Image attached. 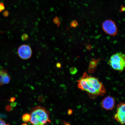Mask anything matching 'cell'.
Segmentation results:
<instances>
[{
	"instance_id": "8992f818",
	"label": "cell",
	"mask_w": 125,
	"mask_h": 125,
	"mask_svg": "<svg viewBox=\"0 0 125 125\" xmlns=\"http://www.w3.org/2000/svg\"><path fill=\"white\" fill-rule=\"evenodd\" d=\"M18 53L19 56L21 59L27 60L30 58L32 55V51L31 47L27 45H22L19 48Z\"/></svg>"
},
{
	"instance_id": "5bb4252c",
	"label": "cell",
	"mask_w": 125,
	"mask_h": 125,
	"mask_svg": "<svg viewBox=\"0 0 125 125\" xmlns=\"http://www.w3.org/2000/svg\"><path fill=\"white\" fill-rule=\"evenodd\" d=\"M5 9L4 4L2 2L0 3V12L4 10Z\"/></svg>"
},
{
	"instance_id": "30bf717a",
	"label": "cell",
	"mask_w": 125,
	"mask_h": 125,
	"mask_svg": "<svg viewBox=\"0 0 125 125\" xmlns=\"http://www.w3.org/2000/svg\"><path fill=\"white\" fill-rule=\"evenodd\" d=\"M70 72L72 74H74L77 72V69L75 67H72L70 69Z\"/></svg>"
},
{
	"instance_id": "d6986e66",
	"label": "cell",
	"mask_w": 125,
	"mask_h": 125,
	"mask_svg": "<svg viewBox=\"0 0 125 125\" xmlns=\"http://www.w3.org/2000/svg\"><path fill=\"white\" fill-rule=\"evenodd\" d=\"M72 110H71V109H69L68 111V114L69 115H71V114L72 113Z\"/></svg>"
},
{
	"instance_id": "5b68a950",
	"label": "cell",
	"mask_w": 125,
	"mask_h": 125,
	"mask_svg": "<svg viewBox=\"0 0 125 125\" xmlns=\"http://www.w3.org/2000/svg\"><path fill=\"white\" fill-rule=\"evenodd\" d=\"M125 104L121 103L117 106L116 113L114 116V118L122 125H124L125 121Z\"/></svg>"
},
{
	"instance_id": "e0dca14e",
	"label": "cell",
	"mask_w": 125,
	"mask_h": 125,
	"mask_svg": "<svg viewBox=\"0 0 125 125\" xmlns=\"http://www.w3.org/2000/svg\"><path fill=\"white\" fill-rule=\"evenodd\" d=\"M125 10V8L124 6L123 5L121 6V10L120 11V12H124Z\"/></svg>"
},
{
	"instance_id": "ba28073f",
	"label": "cell",
	"mask_w": 125,
	"mask_h": 125,
	"mask_svg": "<svg viewBox=\"0 0 125 125\" xmlns=\"http://www.w3.org/2000/svg\"><path fill=\"white\" fill-rule=\"evenodd\" d=\"M11 78L7 70L0 69V83L1 85L9 84L10 82Z\"/></svg>"
},
{
	"instance_id": "44dd1931",
	"label": "cell",
	"mask_w": 125,
	"mask_h": 125,
	"mask_svg": "<svg viewBox=\"0 0 125 125\" xmlns=\"http://www.w3.org/2000/svg\"><path fill=\"white\" fill-rule=\"evenodd\" d=\"M15 100V99L14 98H11L10 101L11 102L13 101H14Z\"/></svg>"
},
{
	"instance_id": "8fae6325",
	"label": "cell",
	"mask_w": 125,
	"mask_h": 125,
	"mask_svg": "<svg viewBox=\"0 0 125 125\" xmlns=\"http://www.w3.org/2000/svg\"><path fill=\"white\" fill-rule=\"evenodd\" d=\"M53 22L56 24L58 26H59L60 24V20H59L58 17H56L53 20Z\"/></svg>"
},
{
	"instance_id": "ac0fdd59",
	"label": "cell",
	"mask_w": 125,
	"mask_h": 125,
	"mask_svg": "<svg viewBox=\"0 0 125 125\" xmlns=\"http://www.w3.org/2000/svg\"><path fill=\"white\" fill-rule=\"evenodd\" d=\"M56 66H57L58 68H61V65L60 63H57V64H56Z\"/></svg>"
},
{
	"instance_id": "9c48e42d",
	"label": "cell",
	"mask_w": 125,
	"mask_h": 125,
	"mask_svg": "<svg viewBox=\"0 0 125 125\" xmlns=\"http://www.w3.org/2000/svg\"><path fill=\"white\" fill-rule=\"evenodd\" d=\"M31 118V116L30 114H25L22 117L23 121L25 123H27L30 122Z\"/></svg>"
},
{
	"instance_id": "7402d4cb",
	"label": "cell",
	"mask_w": 125,
	"mask_h": 125,
	"mask_svg": "<svg viewBox=\"0 0 125 125\" xmlns=\"http://www.w3.org/2000/svg\"><path fill=\"white\" fill-rule=\"evenodd\" d=\"M21 125H28L26 123H23Z\"/></svg>"
},
{
	"instance_id": "7c38bea8",
	"label": "cell",
	"mask_w": 125,
	"mask_h": 125,
	"mask_svg": "<svg viewBox=\"0 0 125 125\" xmlns=\"http://www.w3.org/2000/svg\"><path fill=\"white\" fill-rule=\"evenodd\" d=\"M29 36L26 34H24L22 35L21 37V39L23 41L27 40L29 38Z\"/></svg>"
},
{
	"instance_id": "2e32d148",
	"label": "cell",
	"mask_w": 125,
	"mask_h": 125,
	"mask_svg": "<svg viewBox=\"0 0 125 125\" xmlns=\"http://www.w3.org/2000/svg\"><path fill=\"white\" fill-rule=\"evenodd\" d=\"M3 15L5 17H7L9 15V12L7 10H5L4 11L3 13Z\"/></svg>"
},
{
	"instance_id": "4fadbf2b",
	"label": "cell",
	"mask_w": 125,
	"mask_h": 125,
	"mask_svg": "<svg viewBox=\"0 0 125 125\" xmlns=\"http://www.w3.org/2000/svg\"><path fill=\"white\" fill-rule=\"evenodd\" d=\"M78 23L75 20L72 21L71 23V26L72 27H75L78 26Z\"/></svg>"
},
{
	"instance_id": "ffe728a7",
	"label": "cell",
	"mask_w": 125,
	"mask_h": 125,
	"mask_svg": "<svg viewBox=\"0 0 125 125\" xmlns=\"http://www.w3.org/2000/svg\"><path fill=\"white\" fill-rule=\"evenodd\" d=\"M63 123L64 125H71L69 123H67L66 122H65L64 121H63Z\"/></svg>"
},
{
	"instance_id": "3957f363",
	"label": "cell",
	"mask_w": 125,
	"mask_h": 125,
	"mask_svg": "<svg viewBox=\"0 0 125 125\" xmlns=\"http://www.w3.org/2000/svg\"><path fill=\"white\" fill-rule=\"evenodd\" d=\"M109 64L114 70L123 72L125 67V55L121 52L112 55L108 61Z\"/></svg>"
},
{
	"instance_id": "9a60e30c",
	"label": "cell",
	"mask_w": 125,
	"mask_h": 125,
	"mask_svg": "<svg viewBox=\"0 0 125 125\" xmlns=\"http://www.w3.org/2000/svg\"><path fill=\"white\" fill-rule=\"evenodd\" d=\"M0 125H9L6 123L4 120L0 119Z\"/></svg>"
},
{
	"instance_id": "52a82bcc",
	"label": "cell",
	"mask_w": 125,
	"mask_h": 125,
	"mask_svg": "<svg viewBox=\"0 0 125 125\" xmlns=\"http://www.w3.org/2000/svg\"><path fill=\"white\" fill-rule=\"evenodd\" d=\"M115 101L112 97L107 96L104 98L101 102L103 108L106 110H112L115 107Z\"/></svg>"
},
{
	"instance_id": "6da1fadb",
	"label": "cell",
	"mask_w": 125,
	"mask_h": 125,
	"mask_svg": "<svg viewBox=\"0 0 125 125\" xmlns=\"http://www.w3.org/2000/svg\"><path fill=\"white\" fill-rule=\"evenodd\" d=\"M79 88L88 93L90 98H95L99 96H103L106 93V89L97 78L84 73L82 77L77 81Z\"/></svg>"
},
{
	"instance_id": "7a4b0ae2",
	"label": "cell",
	"mask_w": 125,
	"mask_h": 125,
	"mask_svg": "<svg viewBox=\"0 0 125 125\" xmlns=\"http://www.w3.org/2000/svg\"><path fill=\"white\" fill-rule=\"evenodd\" d=\"M30 114L32 125H47L51 122L50 112L44 107L40 106L33 107Z\"/></svg>"
},
{
	"instance_id": "277c9868",
	"label": "cell",
	"mask_w": 125,
	"mask_h": 125,
	"mask_svg": "<svg viewBox=\"0 0 125 125\" xmlns=\"http://www.w3.org/2000/svg\"><path fill=\"white\" fill-rule=\"evenodd\" d=\"M102 27L106 33L112 36L116 35L118 32V28L115 22L111 20H107L103 22Z\"/></svg>"
}]
</instances>
